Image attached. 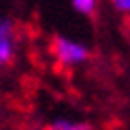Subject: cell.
<instances>
[{
	"mask_svg": "<svg viewBox=\"0 0 130 130\" xmlns=\"http://www.w3.org/2000/svg\"><path fill=\"white\" fill-rule=\"evenodd\" d=\"M113 6L120 12H128L130 14V0H117V2H113Z\"/></svg>",
	"mask_w": 130,
	"mask_h": 130,
	"instance_id": "obj_5",
	"label": "cell"
},
{
	"mask_svg": "<svg viewBox=\"0 0 130 130\" xmlns=\"http://www.w3.org/2000/svg\"><path fill=\"white\" fill-rule=\"evenodd\" d=\"M51 49H53V54H54V58H56V62L60 66H68V68H72V66H76V64H82V62H86L89 58L87 47L72 41V39H66L62 35L53 37Z\"/></svg>",
	"mask_w": 130,
	"mask_h": 130,
	"instance_id": "obj_1",
	"label": "cell"
},
{
	"mask_svg": "<svg viewBox=\"0 0 130 130\" xmlns=\"http://www.w3.org/2000/svg\"><path fill=\"white\" fill-rule=\"evenodd\" d=\"M43 130H93V126L86 124V122H70V120L58 119V120L49 122Z\"/></svg>",
	"mask_w": 130,
	"mask_h": 130,
	"instance_id": "obj_3",
	"label": "cell"
},
{
	"mask_svg": "<svg viewBox=\"0 0 130 130\" xmlns=\"http://www.w3.org/2000/svg\"><path fill=\"white\" fill-rule=\"evenodd\" d=\"M72 8L84 16H93L95 14V8H97V2L95 0H74L72 2Z\"/></svg>",
	"mask_w": 130,
	"mask_h": 130,
	"instance_id": "obj_4",
	"label": "cell"
},
{
	"mask_svg": "<svg viewBox=\"0 0 130 130\" xmlns=\"http://www.w3.org/2000/svg\"><path fill=\"white\" fill-rule=\"evenodd\" d=\"M18 25L12 18H0V68L10 66L18 53Z\"/></svg>",
	"mask_w": 130,
	"mask_h": 130,
	"instance_id": "obj_2",
	"label": "cell"
}]
</instances>
